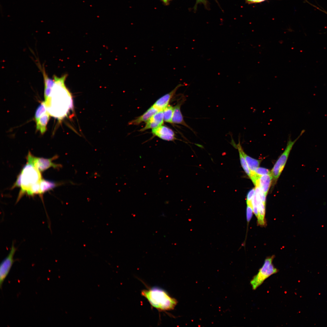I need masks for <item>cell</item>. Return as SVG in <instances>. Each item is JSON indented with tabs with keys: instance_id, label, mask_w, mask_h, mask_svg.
I'll return each instance as SVG.
<instances>
[{
	"instance_id": "6da1fadb",
	"label": "cell",
	"mask_w": 327,
	"mask_h": 327,
	"mask_svg": "<svg viewBox=\"0 0 327 327\" xmlns=\"http://www.w3.org/2000/svg\"><path fill=\"white\" fill-rule=\"evenodd\" d=\"M53 78L54 83L51 94L45 102L50 115L61 119L72 109V100L64 84L65 75L60 78L54 75Z\"/></svg>"
},
{
	"instance_id": "7a4b0ae2",
	"label": "cell",
	"mask_w": 327,
	"mask_h": 327,
	"mask_svg": "<svg viewBox=\"0 0 327 327\" xmlns=\"http://www.w3.org/2000/svg\"><path fill=\"white\" fill-rule=\"evenodd\" d=\"M141 294L147 299L151 306L159 311L173 310L177 303L175 298L164 289L157 287L143 289Z\"/></svg>"
},
{
	"instance_id": "3957f363",
	"label": "cell",
	"mask_w": 327,
	"mask_h": 327,
	"mask_svg": "<svg viewBox=\"0 0 327 327\" xmlns=\"http://www.w3.org/2000/svg\"><path fill=\"white\" fill-rule=\"evenodd\" d=\"M21 179V189L17 199V203L33 184L41 180V172L32 164L27 162L19 173Z\"/></svg>"
},
{
	"instance_id": "277c9868",
	"label": "cell",
	"mask_w": 327,
	"mask_h": 327,
	"mask_svg": "<svg viewBox=\"0 0 327 327\" xmlns=\"http://www.w3.org/2000/svg\"><path fill=\"white\" fill-rule=\"evenodd\" d=\"M274 257V256H272L265 259L262 267L250 281V284L253 290L257 288L270 276L278 272V269L272 263Z\"/></svg>"
},
{
	"instance_id": "5b68a950",
	"label": "cell",
	"mask_w": 327,
	"mask_h": 327,
	"mask_svg": "<svg viewBox=\"0 0 327 327\" xmlns=\"http://www.w3.org/2000/svg\"><path fill=\"white\" fill-rule=\"evenodd\" d=\"M305 131V130H302L299 136L293 141H292L290 138H289L285 150L277 160L271 171V173L273 182L276 183L279 177L293 145Z\"/></svg>"
},
{
	"instance_id": "8992f818",
	"label": "cell",
	"mask_w": 327,
	"mask_h": 327,
	"mask_svg": "<svg viewBox=\"0 0 327 327\" xmlns=\"http://www.w3.org/2000/svg\"><path fill=\"white\" fill-rule=\"evenodd\" d=\"M56 155L51 158L47 159L34 156L29 151L26 157L27 162L32 164L40 172H43L50 167L58 169L62 167L61 165L54 163L52 161L58 158Z\"/></svg>"
},
{
	"instance_id": "52a82bcc",
	"label": "cell",
	"mask_w": 327,
	"mask_h": 327,
	"mask_svg": "<svg viewBox=\"0 0 327 327\" xmlns=\"http://www.w3.org/2000/svg\"><path fill=\"white\" fill-rule=\"evenodd\" d=\"M17 250L14 242H12L11 247L8 255L1 263L0 266V287L2 286L5 279L8 276L14 260V255Z\"/></svg>"
},
{
	"instance_id": "ba28073f",
	"label": "cell",
	"mask_w": 327,
	"mask_h": 327,
	"mask_svg": "<svg viewBox=\"0 0 327 327\" xmlns=\"http://www.w3.org/2000/svg\"><path fill=\"white\" fill-rule=\"evenodd\" d=\"M153 135L164 140L173 141L177 139L174 131L168 127L161 125L152 129Z\"/></svg>"
},
{
	"instance_id": "9c48e42d",
	"label": "cell",
	"mask_w": 327,
	"mask_h": 327,
	"mask_svg": "<svg viewBox=\"0 0 327 327\" xmlns=\"http://www.w3.org/2000/svg\"><path fill=\"white\" fill-rule=\"evenodd\" d=\"M183 84L177 85L173 90L158 99L152 105L159 111H163L167 106L177 89Z\"/></svg>"
},
{
	"instance_id": "30bf717a",
	"label": "cell",
	"mask_w": 327,
	"mask_h": 327,
	"mask_svg": "<svg viewBox=\"0 0 327 327\" xmlns=\"http://www.w3.org/2000/svg\"><path fill=\"white\" fill-rule=\"evenodd\" d=\"M163 111H159L154 114L146 122L140 131L156 128L162 125L164 122Z\"/></svg>"
},
{
	"instance_id": "8fae6325",
	"label": "cell",
	"mask_w": 327,
	"mask_h": 327,
	"mask_svg": "<svg viewBox=\"0 0 327 327\" xmlns=\"http://www.w3.org/2000/svg\"><path fill=\"white\" fill-rule=\"evenodd\" d=\"M185 100V99L184 98H182L173 107V112L172 119V123L182 125L193 131L192 129L184 121L180 111L181 106L184 102Z\"/></svg>"
},
{
	"instance_id": "7c38bea8",
	"label": "cell",
	"mask_w": 327,
	"mask_h": 327,
	"mask_svg": "<svg viewBox=\"0 0 327 327\" xmlns=\"http://www.w3.org/2000/svg\"><path fill=\"white\" fill-rule=\"evenodd\" d=\"M272 177L271 173L260 176L254 185L259 187L266 196L271 184Z\"/></svg>"
},
{
	"instance_id": "4fadbf2b",
	"label": "cell",
	"mask_w": 327,
	"mask_h": 327,
	"mask_svg": "<svg viewBox=\"0 0 327 327\" xmlns=\"http://www.w3.org/2000/svg\"><path fill=\"white\" fill-rule=\"evenodd\" d=\"M236 145L238 146L240 148V150L245 159L247 165L250 171L251 176L252 175L255 174V171L259 167L261 161V160L254 159L246 154L243 150L239 141L238 144Z\"/></svg>"
},
{
	"instance_id": "5bb4252c",
	"label": "cell",
	"mask_w": 327,
	"mask_h": 327,
	"mask_svg": "<svg viewBox=\"0 0 327 327\" xmlns=\"http://www.w3.org/2000/svg\"><path fill=\"white\" fill-rule=\"evenodd\" d=\"M159 111L152 106L142 115L131 121L130 125H138L142 122H146L154 114Z\"/></svg>"
},
{
	"instance_id": "9a60e30c",
	"label": "cell",
	"mask_w": 327,
	"mask_h": 327,
	"mask_svg": "<svg viewBox=\"0 0 327 327\" xmlns=\"http://www.w3.org/2000/svg\"><path fill=\"white\" fill-rule=\"evenodd\" d=\"M256 199L258 203V215L257 217L258 221L260 225H265L264 217L265 213L266 204L264 203L261 200L258 193L255 191Z\"/></svg>"
},
{
	"instance_id": "2e32d148",
	"label": "cell",
	"mask_w": 327,
	"mask_h": 327,
	"mask_svg": "<svg viewBox=\"0 0 327 327\" xmlns=\"http://www.w3.org/2000/svg\"><path fill=\"white\" fill-rule=\"evenodd\" d=\"M50 114L47 111L36 121V129L42 134L46 130V126L50 119Z\"/></svg>"
},
{
	"instance_id": "e0dca14e",
	"label": "cell",
	"mask_w": 327,
	"mask_h": 327,
	"mask_svg": "<svg viewBox=\"0 0 327 327\" xmlns=\"http://www.w3.org/2000/svg\"><path fill=\"white\" fill-rule=\"evenodd\" d=\"M61 184L62 183L42 179L40 182V184L42 196L44 193L54 189Z\"/></svg>"
},
{
	"instance_id": "ac0fdd59",
	"label": "cell",
	"mask_w": 327,
	"mask_h": 327,
	"mask_svg": "<svg viewBox=\"0 0 327 327\" xmlns=\"http://www.w3.org/2000/svg\"><path fill=\"white\" fill-rule=\"evenodd\" d=\"M163 118L164 121L172 123V119L173 112V107L168 105L163 110Z\"/></svg>"
},
{
	"instance_id": "d6986e66",
	"label": "cell",
	"mask_w": 327,
	"mask_h": 327,
	"mask_svg": "<svg viewBox=\"0 0 327 327\" xmlns=\"http://www.w3.org/2000/svg\"><path fill=\"white\" fill-rule=\"evenodd\" d=\"M236 147L238 150L240 161L241 165L243 168V170L248 175L249 177L250 178L251 177V173L250 171L249 168V167L247 165V163L245 160V159L243 156L239 147L237 145Z\"/></svg>"
},
{
	"instance_id": "ffe728a7",
	"label": "cell",
	"mask_w": 327,
	"mask_h": 327,
	"mask_svg": "<svg viewBox=\"0 0 327 327\" xmlns=\"http://www.w3.org/2000/svg\"><path fill=\"white\" fill-rule=\"evenodd\" d=\"M47 110L45 101L41 102L37 109L35 114V117L36 121L47 111Z\"/></svg>"
},
{
	"instance_id": "44dd1931",
	"label": "cell",
	"mask_w": 327,
	"mask_h": 327,
	"mask_svg": "<svg viewBox=\"0 0 327 327\" xmlns=\"http://www.w3.org/2000/svg\"><path fill=\"white\" fill-rule=\"evenodd\" d=\"M255 193V188H253L251 189L248 192L246 198L247 204L249 205L253 206L252 200Z\"/></svg>"
},
{
	"instance_id": "7402d4cb",
	"label": "cell",
	"mask_w": 327,
	"mask_h": 327,
	"mask_svg": "<svg viewBox=\"0 0 327 327\" xmlns=\"http://www.w3.org/2000/svg\"><path fill=\"white\" fill-rule=\"evenodd\" d=\"M271 173L269 170L266 168L258 167L256 170L255 173L258 176L268 174Z\"/></svg>"
},
{
	"instance_id": "603a6c76",
	"label": "cell",
	"mask_w": 327,
	"mask_h": 327,
	"mask_svg": "<svg viewBox=\"0 0 327 327\" xmlns=\"http://www.w3.org/2000/svg\"><path fill=\"white\" fill-rule=\"evenodd\" d=\"M203 4L204 7L207 10H209V2L207 0H196V3L193 7V10L195 12L197 8L198 4Z\"/></svg>"
},
{
	"instance_id": "cb8c5ba5",
	"label": "cell",
	"mask_w": 327,
	"mask_h": 327,
	"mask_svg": "<svg viewBox=\"0 0 327 327\" xmlns=\"http://www.w3.org/2000/svg\"><path fill=\"white\" fill-rule=\"evenodd\" d=\"M246 216L247 221L248 223L252 218L253 212V207L252 206L247 204Z\"/></svg>"
},
{
	"instance_id": "d4e9b609",
	"label": "cell",
	"mask_w": 327,
	"mask_h": 327,
	"mask_svg": "<svg viewBox=\"0 0 327 327\" xmlns=\"http://www.w3.org/2000/svg\"><path fill=\"white\" fill-rule=\"evenodd\" d=\"M266 0H245L246 2L249 4L261 2Z\"/></svg>"
},
{
	"instance_id": "484cf974",
	"label": "cell",
	"mask_w": 327,
	"mask_h": 327,
	"mask_svg": "<svg viewBox=\"0 0 327 327\" xmlns=\"http://www.w3.org/2000/svg\"><path fill=\"white\" fill-rule=\"evenodd\" d=\"M164 4L166 5H167L170 4V2L172 0H160Z\"/></svg>"
},
{
	"instance_id": "4316f807",
	"label": "cell",
	"mask_w": 327,
	"mask_h": 327,
	"mask_svg": "<svg viewBox=\"0 0 327 327\" xmlns=\"http://www.w3.org/2000/svg\"><path fill=\"white\" fill-rule=\"evenodd\" d=\"M216 2H217V1L216 0Z\"/></svg>"
}]
</instances>
